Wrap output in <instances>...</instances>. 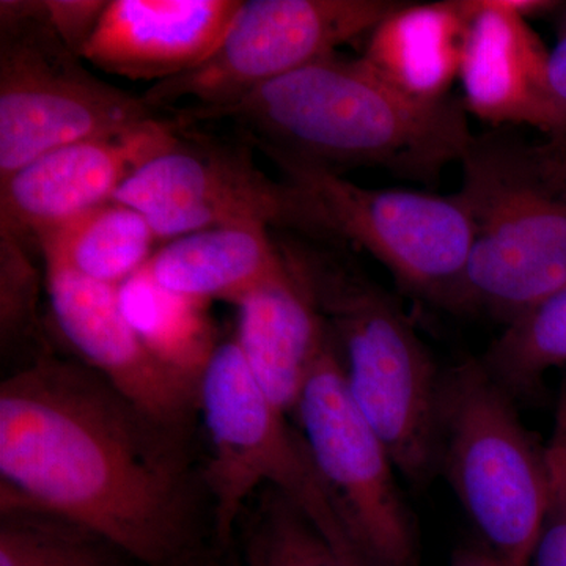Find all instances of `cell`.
Returning a JSON list of instances; mask_svg holds the SVG:
<instances>
[{
  "instance_id": "obj_1",
  "label": "cell",
  "mask_w": 566,
  "mask_h": 566,
  "mask_svg": "<svg viewBox=\"0 0 566 566\" xmlns=\"http://www.w3.org/2000/svg\"><path fill=\"white\" fill-rule=\"evenodd\" d=\"M188 431L156 419L80 359L50 352L0 385V502L50 510L139 566L205 547Z\"/></svg>"
},
{
  "instance_id": "obj_2",
  "label": "cell",
  "mask_w": 566,
  "mask_h": 566,
  "mask_svg": "<svg viewBox=\"0 0 566 566\" xmlns=\"http://www.w3.org/2000/svg\"><path fill=\"white\" fill-rule=\"evenodd\" d=\"M169 115L185 132L197 123H230L249 147L270 148L334 172L338 167H381L424 182L460 164L474 139L463 99L411 102L360 59L337 54L232 103Z\"/></svg>"
},
{
  "instance_id": "obj_3",
  "label": "cell",
  "mask_w": 566,
  "mask_h": 566,
  "mask_svg": "<svg viewBox=\"0 0 566 566\" xmlns=\"http://www.w3.org/2000/svg\"><path fill=\"white\" fill-rule=\"evenodd\" d=\"M333 338L354 403L415 486L438 475L442 371L394 296L338 244L273 234Z\"/></svg>"
},
{
  "instance_id": "obj_4",
  "label": "cell",
  "mask_w": 566,
  "mask_h": 566,
  "mask_svg": "<svg viewBox=\"0 0 566 566\" xmlns=\"http://www.w3.org/2000/svg\"><path fill=\"white\" fill-rule=\"evenodd\" d=\"M460 164L472 244L458 314L505 326L566 285V193L510 133L474 136Z\"/></svg>"
},
{
  "instance_id": "obj_5",
  "label": "cell",
  "mask_w": 566,
  "mask_h": 566,
  "mask_svg": "<svg viewBox=\"0 0 566 566\" xmlns=\"http://www.w3.org/2000/svg\"><path fill=\"white\" fill-rule=\"evenodd\" d=\"M438 475L502 565L531 566L549 497L546 447L479 357L442 371Z\"/></svg>"
},
{
  "instance_id": "obj_6",
  "label": "cell",
  "mask_w": 566,
  "mask_h": 566,
  "mask_svg": "<svg viewBox=\"0 0 566 566\" xmlns=\"http://www.w3.org/2000/svg\"><path fill=\"white\" fill-rule=\"evenodd\" d=\"M197 415L208 446L200 479L219 549L230 546L253 499L273 488L335 546L364 557L319 479L303 434L263 392L234 338L221 342L200 379Z\"/></svg>"
},
{
  "instance_id": "obj_7",
  "label": "cell",
  "mask_w": 566,
  "mask_h": 566,
  "mask_svg": "<svg viewBox=\"0 0 566 566\" xmlns=\"http://www.w3.org/2000/svg\"><path fill=\"white\" fill-rule=\"evenodd\" d=\"M259 150L300 191L303 238L357 245L406 292L458 312L472 244L471 218L460 193L364 188L326 167Z\"/></svg>"
},
{
  "instance_id": "obj_8",
  "label": "cell",
  "mask_w": 566,
  "mask_h": 566,
  "mask_svg": "<svg viewBox=\"0 0 566 566\" xmlns=\"http://www.w3.org/2000/svg\"><path fill=\"white\" fill-rule=\"evenodd\" d=\"M82 62L41 18L39 0L0 2V181L46 153L166 115Z\"/></svg>"
},
{
  "instance_id": "obj_9",
  "label": "cell",
  "mask_w": 566,
  "mask_h": 566,
  "mask_svg": "<svg viewBox=\"0 0 566 566\" xmlns=\"http://www.w3.org/2000/svg\"><path fill=\"white\" fill-rule=\"evenodd\" d=\"M293 419L346 531L368 564L420 566L419 535L398 486L400 472L354 403L331 335Z\"/></svg>"
},
{
  "instance_id": "obj_10",
  "label": "cell",
  "mask_w": 566,
  "mask_h": 566,
  "mask_svg": "<svg viewBox=\"0 0 566 566\" xmlns=\"http://www.w3.org/2000/svg\"><path fill=\"white\" fill-rule=\"evenodd\" d=\"M400 2L390 0H248L210 57L156 82L144 102L161 114L222 106L268 82L337 54L368 35Z\"/></svg>"
},
{
  "instance_id": "obj_11",
  "label": "cell",
  "mask_w": 566,
  "mask_h": 566,
  "mask_svg": "<svg viewBox=\"0 0 566 566\" xmlns=\"http://www.w3.org/2000/svg\"><path fill=\"white\" fill-rule=\"evenodd\" d=\"M249 148L185 132L177 147L142 166L114 200L140 211L163 240L222 227L301 234L300 192L263 174Z\"/></svg>"
},
{
  "instance_id": "obj_12",
  "label": "cell",
  "mask_w": 566,
  "mask_h": 566,
  "mask_svg": "<svg viewBox=\"0 0 566 566\" xmlns=\"http://www.w3.org/2000/svg\"><path fill=\"white\" fill-rule=\"evenodd\" d=\"M181 126L169 115L114 134L66 145L0 181V234L22 243L114 200L145 164L172 150Z\"/></svg>"
},
{
  "instance_id": "obj_13",
  "label": "cell",
  "mask_w": 566,
  "mask_h": 566,
  "mask_svg": "<svg viewBox=\"0 0 566 566\" xmlns=\"http://www.w3.org/2000/svg\"><path fill=\"white\" fill-rule=\"evenodd\" d=\"M44 285L55 327L77 359L156 419L188 431L199 392L144 348L122 314L118 286L92 281L55 260H44Z\"/></svg>"
},
{
  "instance_id": "obj_14",
  "label": "cell",
  "mask_w": 566,
  "mask_h": 566,
  "mask_svg": "<svg viewBox=\"0 0 566 566\" xmlns=\"http://www.w3.org/2000/svg\"><path fill=\"white\" fill-rule=\"evenodd\" d=\"M243 3L109 0L81 59L126 80H174L210 57Z\"/></svg>"
},
{
  "instance_id": "obj_15",
  "label": "cell",
  "mask_w": 566,
  "mask_h": 566,
  "mask_svg": "<svg viewBox=\"0 0 566 566\" xmlns=\"http://www.w3.org/2000/svg\"><path fill=\"white\" fill-rule=\"evenodd\" d=\"M460 81L465 111L495 128L532 126L553 140L560 117L549 85V50L504 0H476Z\"/></svg>"
},
{
  "instance_id": "obj_16",
  "label": "cell",
  "mask_w": 566,
  "mask_h": 566,
  "mask_svg": "<svg viewBox=\"0 0 566 566\" xmlns=\"http://www.w3.org/2000/svg\"><path fill=\"white\" fill-rule=\"evenodd\" d=\"M237 307L234 342L245 365L273 403L293 417L329 342L322 316L286 263Z\"/></svg>"
},
{
  "instance_id": "obj_17",
  "label": "cell",
  "mask_w": 566,
  "mask_h": 566,
  "mask_svg": "<svg viewBox=\"0 0 566 566\" xmlns=\"http://www.w3.org/2000/svg\"><path fill=\"white\" fill-rule=\"evenodd\" d=\"M476 0L398 3L368 33L360 61L411 102L452 98Z\"/></svg>"
},
{
  "instance_id": "obj_18",
  "label": "cell",
  "mask_w": 566,
  "mask_h": 566,
  "mask_svg": "<svg viewBox=\"0 0 566 566\" xmlns=\"http://www.w3.org/2000/svg\"><path fill=\"white\" fill-rule=\"evenodd\" d=\"M156 281L197 300H241L285 270L273 232L222 227L186 234L164 245L148 262Z\"/></svg>"
},
{
  "instance_id": "obj_19",
  "label": "cell",
  "mask_w": 566,
  "mask_h": 566,
  "mask_svg": "<svg viewBox=\"0 0 566 566\" xmlns=\"http://www.w3.org/2000/svg\"><path fill=\"white\" fill-rule=\"evenodd\" d=\"M208 301L166 289L148 263L118 286L126 323L153 359L199 392L219 342Z\"/></svg>"
},
{
  "instance_id": "obj_20",
  "label": "cell",
  "mask_w": 566,
  "mask_h": 566,
  "mask_svg": "<svg viewBox=\"0 0 566 566\" xmlns=\"http://www.w3.org/2000/svg\"><path fill=\"white\" fill-rule=\"evenodd\" d=\"M156 240L158 234L140 211L111 200L41 233L36 243L43 260L120 286L150 262Z\"/></svg>"
},
{
  "instance_id": "obj_21",
  "label": "cell",
  "mask_w": 566,
  "mask_h": 566,
  "mask_svg": "<svg viewBox=\"0 0 566 566\" xmlns=\"http://www.w3.org/2000/svg\"><path fill=\"white\" fill-rule=\"evenodd\" d=\"M479 360L515 400L535 394L547 371L566 367V285L505 324Z\"/></svg>"
},
{
  "instance_id": "obj_22",
  "label": "cell",
  "mask_w": 566,
  "mask_h": 566,
  "mask_svg": "<svg viewBox=\"0 0 566 566\" xmlns=\"http://www.w3.org/2000/svg\"><path fill=\"white\" fill-rule=\"evenodd\" d=\"M120 560L129 558L69 517L0 502V566H109Z\"/></svg>"
},
{
  "instance_id": "obj_23",
  "label": "cell",
  "mask_w": 566,
  "mask_h": 566,
  "mask_svg": "<svg viewBox=\"0 0 566 566\" xmlns=\"http://www.w3.org/2000/svg\"><path fill=\"white\" fill-rule=\"evenodd\" d=\"M241 521L245 566H371L335 546L285 495L264 488Z\"/></svg>"
},
{
  "instance_id": "obj_24",
  "label": "cell",
  "mask_w": 566,
  "mask_h": 566,
  "mask_svg": "<svg viewBox=\"0 0 566 566\" xmlns=\"http://www.w3.org/2000/svg\"><path fill=\"white\" fill-rule=\"evenodd\" d=\"M41 275L28 245L0 234V346L3 356L29 353L31 360L48 353L40 348Z\"/></svg>"
},
{
  "instance_id": "obj_25",
  "label": "cell",
  "mask_w": 566,
  "mask_h": 566,
  "mask_svg": "<svg viewBox=\"0 0 566 566\" xmlns=\"http://www.w3.org/2000/svg\"><path fill=\"white\" fill-rule=\"evenodd\" d=\"M546 447L549 497L531 566H566V378Z\"/></svg>"
},
{
  "instance_id": "obj_26",
  "label": "cell",
  "mask_w": 566,
  "mask_h": 566,
  "mask_svg": "<svg viewBox=\"0 0 566 566\" xmlns=\"http://www.w3.org/2000/svg\"><path fill=\"white\" fill-rule=\"evenodd\" d=\"M40 14L59 39L80 55L106 10V0H39Z\"/></svg>"
},
{
  "instance_id": "obj_27",
  "label": "cell",
  "mask_w": 566,
  "mask_h": 566,
  "mask_svg": "<svg viewBox=\"0 0 566 566\" xmlns=\"http://www.w3.org/2000/svg\"><path fill=\"white\" fill-rule=\"evenodd\" d=\"M557 41L549 51V85L560 117V132L545 147L566 150V3L556 13Z\"/></svg>"
},
{
  "instance_id": "obj_28",
  "label": "cell",
  "mask_w": 566,
  "mask_h": 566,
  "mask_svg": "<svg viewBox=\"0 0 566 566\" xmlns=\"http://www.w3.org/2000/svg\"><path fill=\"white\" fill-rule=\"evenodd\" d=\"M539 172L551 186L566 193V150H551L545 145L534 147Z\"/></svg>"
},
{
  "instance_id": "obj_29",
  "label": "cell",
  "mask_w": 566,
  "mask_h": 566,
  "mask_svg": "<svg viewBox=\"0 0 566 566\" xmlns=\"http://www.w3.org/2000/svg\"><path fill=\"white\" fill-rule=\"evenodd\" d=\"M450 566H504L493 556L490 549L480 542L460 547L453 554L452 565Z\"/></svg>"
},
{
  "instance_id": "obj_30",
  "label": "cell",
  "mask_w": 566,
  "mask_h": 566,
  "mask_svg": "<svg viewBox=\"0 0 566 566\" xmlns=\"http://www.w3.org/2000/svg\"><path fill=\"white\" fill-rule=\"evenodd\" d=\"M186 566H232L227 562L226 551L219 549L218 546L212 549H205L199 556L189 562Z\"/></svg>"
},
{
  "instance_id": "obj_31",
  "label": "cell",
  "mask_w": 566,
  "mask_h": 566,
  "mask_svg": "<svg viewBox=\"0 0 566 566\" xmlns=\"http://www.w3.org/2000/svg\"><path fill=\"white\" fill-rule=\"evenodd\" d=\"M109 566H139V565L134 564V562H132V560H120V562H117V564L109 565Z\"/></svg>"
}]
</instances>
